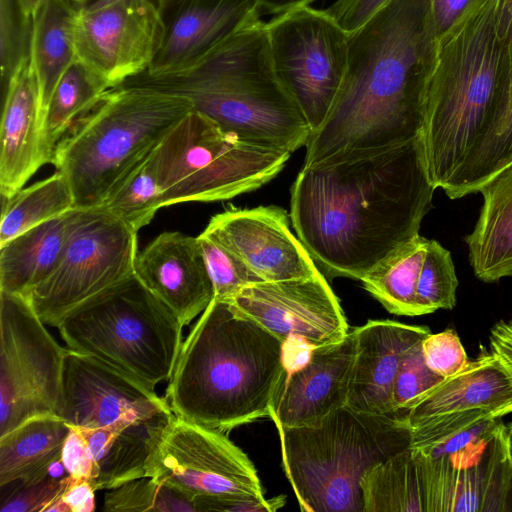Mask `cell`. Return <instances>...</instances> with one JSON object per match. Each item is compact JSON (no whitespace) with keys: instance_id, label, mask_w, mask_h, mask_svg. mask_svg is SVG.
<instances>
[{"instance_id":"6da1fadb","label":"cell","mask_w":512,"mask_h":512,"mask_svg":"<svg viewBox=\"0 0 512 512\" xmlns=\"http://www.w3.org/2000/svg\"><path fill=\"white\" fill-rule=\"evenodd\" d=\"M435 189L418 137L303 166L291 187L290 219L326 278L360 280L419 235Z\"/></svg>"},{"instance_id":"7a4b0ae2","label":"cell","mask_w":512,"mask_h":512,"mask_svg":"<svg viewBox=\"0 0 512 512\" xmlns=\"http://www.w3.org/2000/svg\"><path fill=\"white\" fill-rule=\"evenodd\" d=\"M438 42L429 0H391L348 33V63L303 166L416 139Z\"/></svg>"},{"instance_id":"3957f363","label":"cell","mask_w":512,"mask_h":512,"mask_svg":"<svg viewBox=\"0 0 512 512\" xmlns=\"http://www.w3.org/2000/svg\"><path fill=\"white\" fill-rule=\"evenodd\" d=\"M512 78V0H484L437 47L420 131L433 186L447 192Z\"/></svg>"},{"instance_id":"277c9868","label":"cell","mask_w":512,"mask_h":512,"mask_svg":"<svg viewBox=\"0 0 512 512\" xmlns=\"http://www.w3.org/2000/svg\"><path fill=\"white\" fill-rule=\"evenodd\" d=\"M282 343L231 302L213 298L182 343L169 379L172 412L224 433L269 417L285 371Z\"/></svg>"},{"instance_id":"5b68a950","label":"cell","mask_w":512,"mask_h":512,"mask_svg":"<svg viewBox=\"0 0 512 512\" xmlns=\"http://www.w3.org/2000/svg\"><path fill=\"white\" fill-rule=\"evenodd\" d=\"M118 86L186 97L194 110L224 131L291 153L306 146L311 134L275 73L265 23L260 19L187 68L162 74L145 70Z\"/></svg>"},{"instance_id":"8992f818","label":"cell","mask_w":512,"mask_h":512,"mask_svg":"<svg viewBox=\"0 0 512 512\" xmlns=\"http://www.w3.org/2000/svg\"><path fill=\"white\" fill-rule=\"evenodd\" d=\"M183 96L116 86L57 145L52 163L67 178L75 208L100 207L190 111Z\"/></svg>"},{"instance_id":"52a82bcc","label":"cell","mask_w":512,"mask_h":512,"mask_svg":"<svg viewBox=\"0 0 512 512\" xmlns=\"http://www.w3.org/2000/svg\"><path fill=\"white\" fill-rule=\"evenodd\" d=\"M276 428L286 477L308 512H364L366 473L411 442L404 413L368 414L347 405L316 425Z\"/></svg>"},{"instance_id":"ba28073f","label":"cell","mask_w":512,"mask_h":512,"mask_svg":"<svg viewBox=\"0 0 512 512\" xmlns=\"http://www.w3.org/2000/svg\"><path fill=\"white\" fill-rule=\"evenodd\" d=\"M67 348L150 388L171 378L182 324L133 273L71 309L56 326Z\"/></svg>"},{"instance_id":"9c48e42d","label":"cell","mask_w":512,"mask_h":512,"mask_svg":"<svg viewBox=\"0 0 512 512\" xmlns=\"http://www.w3.org/2000/svg\"><path fill=\"white\" fill-rule=\"evenodd\" d=\"M160 205L226 200L256 190L291 152L244 140L192 110L154 149Z\"/></svg>"},{"instance_id":"30bf717a","label":"cell","mask_w":512,"mask_h":512,"mask_svg":"<svg viewBox=\"0 0 512 512\" xmlns=\"http://www.w3.org/2000/svg\"><path fill=\"white\" fill-rule=\"evenodd\" d=\"M147 477L185 494L197 512L266 499L253 463L226 433L176 415L158 435Z\"/></svg>"},{"instance_id":"8fae6325","label":"cell","mask_w":512,"mask_h":512,"mask_svg":"<svg viewBox=\"0 0 512 512\" xmlns=\"http://www.w3.org/2000/svg\"><path fill=\"white\" fill-rule=\"evenodd\" d=\"M45 325L27 297L0 291V437L32 417L60 415L68 348Z\"/></svg>"},{"instance_id":"7c38bea8","label":"cell","mask_w":512,"mask_h":512,"mask_svg":"<svg viewBox=\"0 0 512 512\" xmlns=\"http://www.w3.org/2000/svg\"><path fill=\"white\" fill-rule=\"evenodd\" d=\"M273 68L311 133L327 116L348 63V33L326 12L308 6L265 23Z\"/></svg>"},{"instance_id":"4fadbf2b","label":"cell","mask_w":512,"mask_h":512,"mask_svg":"<svg viewBox=\"0 0 512 512\" xmlns=\"http://www.w3.org/2000/svg\"><path fill=\"white\" fill-rule=\"evenodd\" d=\"M137 231L102 207L82 209L52 274L28 299L46 325L134 273Z\"/></svg>"},{"instance_id":"5bb4252c","label":"cell","mask_w":512,"mask_h":512,"mask_svg":"<svg viewBox=\"0 0 512 512\" xmlns=\"http://www.w3.org/2000/svg\"><path fill=\"white\" fill-rule=\"evenodd\" d=\"M161 37L157 7L148 0H93L76 11V57L110 88L147 70Z\"/></svg>"},{"instance_id":"9a60e30c","label":"cell","mask_w":512,"mask_h":512,"mask_svg":"<svg viewBox=\"0 0 512 512\" xmlns=\"http://www.w3.org/2000/svg\"><path fill=\"white\" fill-rule=\"evenodd\" d=\"M231 303L282 342L300 336L319 347L349 333L341 305L321 272L310 278L251 283Z\"/></svg>"},{"instance_id":"2e32d148","label":"cell","mask_w":512,"mask_h":512,"mask_svg":"<svg viewBox=\"0 0 512 512\" xmlns=\"http://www.w3.org/2000/svg\"><path fill=\"white\" fill-rule=\"evenodd\" d=\"M172 413L166 398L153 388L93 356L68 349L59 415L68 425L99 428Z\"/></svg>"},{"instance_id":"e0dca14e","label":"cell","mask_w":512,"mask_h":512,"mask_svg":"<svg viewBox=\"0 0 512 512\" xmlns=\"http://www.w3.org/2000/svg\"><path fill=\"white\" fill-rule=\"evenodd\" d=\"M290 215L281 207H230L214 215L205 231L239 257L264 282L310 278L320 271L290 230Z\"/></svg>"},{"instance_id":"ac0fdd59","label":"cell","mask_w":512,"mask_h":512,"mask_svg":"<svg viewBox=\"0 0 512 512\" xmlns=\"http://www.w3.org/2000/svg\"><path fill=\"white\" fill-rule=\"evenodd\" d=\"M258 0H159L162 37L151 74L187 68L259 18Z\"/></svg>"},{"instance_id":"d6986e66","label":"cell","mask_w":512,"mask_h":512,"mask_svg":"<svg viewBox=\"0 0 512 512\" xmlns=\"http://www.w3.org/2000/svg\"><path fill=\"white\" fill-rule=\"evenodd\" d=\"M355 358L354 330L341 340L315 347L309 361L284 371L272 397L276 427L312 426L347 405Z\"/></svg>"},{"instance_id":"ffe728a7","label":"cell","mask_w":512,"mask_h":512,"mask_svg":"<svg viewBox=\"0 0 512 512\" xmlns=\"http://www.w3.org/2000/svg\"><path fill=\"white\" fill-rule=\"evenodd\" d=\"M134 274L188 325L214 298L213 284L197 237L166 231L138 252Z\"/></svg>"},{"instance_id":"44dd1931","label":"cell","mask_w":512,"mask_h":512,"mask_svg":"<svg viewBox=\"0 0 512 512\" xmlns=\"http://www.w3.org/2000/svg\"><path fill=\"white\" fill-rule=\"evenodd\" d=\"M355 358L347 406L355 411L396 414L393 388L408 350L431 333L428 326L369 320L354 328Z\"/></svg>"},{"instance_id":"7402d4cb","label":"cell","mask_w":512,"mask_h":512,"mask_svg":"<svg viewBox=\"0 0 512 512\" xmlns=\"http://www.w3.org/2000/svg\"><path fill=\"white\" fill-rule=\"evenodd\" d=\"M2 94L0 192L8 198L49 163L42 134L40 90L31 60L17 69Z\"/></svg>"},{"instance_id":"603a6c76","label":"cell","mask_w":512,"mask_h":512,"mask_svg":"<svg viewBox=\"0 0 512 512\" xmlns=\"http://www.w3.org/2000/svg\"><path fill=\"white\" fill-rule=\"evenodd\" d=\"M477 408L512 413V379L497 357L486 350L418 397L406 410L405 420L411 429L438 416Z\"/></svg>"},{"instance_id":"cb8c5ba5","label":"cell","mask_w":512,"mask_h":512,"mask_svg":"<svg viewBox=\"0 0 512 512\" xmlns=\"http://www.w3.org/2000/svg\"><path fill=\"white\" fill-rule=\"evenodd\" d=\"M483 204L464 241L475 276L485 283L512 277V164L478 191Z\"/></svg>"},{"instance_id":"d4e9b609","label":"cell","mask_w":512,"mask_h":512,"mask_svg":"<svg viewBox=\"0 0 512 512\" xmlns=\"http://www.w3.org/2000/svg\"><path fill=\"white\" fill-rule=\"evenodd\" d=\"M173 415L99 428L79 427L97 467L95 490H110L132 480L147 478L152 449L161 429Z\"/></svg>"},{"instance_id":"484cf974","label":"cell","mask_w":512,"mask_h":512,"mask_svg":"<svg viewBox=\"0 0 512 512\" xmlns=\"http://www.w3.org/2000/svg\"><path fill=\"white\" fill-rule=\"evenodd\" d=\"M81 211L73 208L0 245V291L28 298L57 267Z\"/></svg>"},{"instance_id":"4316f807","label":"cell","mask_w":512,"mask_h":512,"mask_svg":"<svg viewBox=\"0 0 512 512\" xmlns=\"http://www.w3.org/2000/svg\"><path fill=\"white\" fill-rule=\"evenodd\" d=\"M69 431L56 414L32 417L0 437V487L14 481L38 482L48 466L61 455Z\"/></svg>"},{"instance_id":"83f0119b","label":"cell","mask_w":512,"mask_h":512,"mask_svg":"<svg viewBox=\"0 0 512 512\" xmlns=\"http://www.w3.org/2000/svg\"><path fill=\"white\" fill-rule=\"evenodd\" d=\"M77 8L71 0H44L33 15L30 60L39 85L42 114L60 77L77 59Z\"/></svg>"},{"instance_id":"f1b7e54d","label":"cell","mask_w":512,"mask_h":512,"mask_svg":"<svg viewBox=\"0 0 512 512\" xmlns=\"http://www.w3.org/2000/svg\"><path fill=\"white\" fill-rule=\"evenodd\" d=\"M111 89L79 59L62 74L42 114L43 142L49 163L74 125Z\"/></svg>"},{"instance_id":"f546056e","label":"cell","mask_w":512,"mask_h":512,"mask_svg":"<svg viewBox=\"0 0 512 512\" xmlns=\"http://www.w3.org/2000/svg\"><path fill=\"white\" fill-rule=\"evenodd\" d=\"M428 240L419 234L360 279L364 288L390 313L419 316L416 290Z\"/></svg>"},{"instance_id":"4dcf8cb0","label":"cell","mask_w":512,"mask_h":512,"mask_svg":"<svg viewBox=\"0 0 512 512\" xmlns=\"http://www.w3.org/2000/svg\"><path fill=\"white\" fill-rule=\"evenodd\" d=\"M2 200L0 245L75 208L71 186L59 171Z\"/></svg>"},{"instance_id":"1f68e13d","label":"cell","mask_w":512,"mask_h":512,"mask_svg":"<svg viewBox=\"0 0 512 512\" xmlns=\"http://www.w3.org/2000/svg\"><path fill=\"white\" fill-rule=\"evenodd\" d=\"M511 164L512 78L503 104L445 194L455 200L478 193L482 185Z\"/></svg>"},{"instance_id":"d6a6232c","label":"cell","mask_w":512,"mask_h":512,"mask_svg":"<svg viewBox=\"0 0 512 512\" xmlns=\"http://www.w3.org/2000/svg\"><path fill=\"white\" fill-rule=\"evenodd\" d=\"M100 207L137 232L152 220L156 211L161 208L153 152L118 183Z\"/></svg>"},{"instance_id":"836d02e7","label":"cell","mask_w":512,"mask_h":512,"mask_svg":"<svg viewBox=\"0 0 512 512\" xmlns=\"http://www.w3.org/2000/svg\"><path fill=\"white\" fill-rule=\"evenodd\" d=\"M458 278L451 253L436 240H428L418 278L416 300L420 315L452 310L457 302Z\"/></svg>"},{"instance_id":"e575fe53","label":"cell","mask_w":512,"mask_h":512,"mask_svg":"<svg viewBox=\"0 0 512 512\" xmlns=\"http://www.w3.org/2000/svg\"><path fill=\"white\" fill-rule=\"evenodd\" d=\"M106 512H197L185 494L152 478H140L110 489L104 497Z\"/></svg>"},{"instance_id":"d590c367","label":"cell","mask_w":512,"mask_h":512,"mask_svg":"<svg viewBox=\"0 0 512 512\" xmlns=\"http://www.w3.org/2000/svg\"><path fill=\"white\" fill-rule=\"evenodd\" d=\"M33 16L18 0H0V64L2 93L17 69L31 57Z\"/></svg>"},{"instance_id":"8d00e7d4","label":"cell","mask_w":512,"mask_h":512,"mask_svg":"<svg viewBox=\"0 0 512 512\" xmlns=\"http://www.w3.org/2000/svg\"><path fill=\"white\" fill-rule=\"evenodd\" d=\"M197 240L213 284L214 299L231 302L244 287L260 281L213 235L204 230Z\"/></svg>"},{"instance_id":"74e56055","label":"cell","mask_w":512,"mask_h":512,"mask_svg":"<svg viewBox=\"0 0 512 512\" xmlns=\"http://www.w3.org/2000/svg\"><path fill=\"white\" fill-rule=\"evenodd\" d=\"M421 343H416L408 350L397 372L393 404L398 413L405 414L418 397L444 380L426 364Z\"/></svg>"},{"instance_id":"f35d334b","label":"cell","mask_w":512,"mask_h":512,"mask_svg":"<svg viewBox=\"0 0 512 512\" xmlns=\"http://www.w3.org/2000/svg\"><path fill=\"white\" fill-rule=\"evenodd\" d=\"M421 345L428 367L444 379L463 370L470 361L457 332L451 328L430 333Z\"/></svg>"},{"instance_id":"ab89813d","label":"cell","mask_w":512,"mask_h":512,"mask_svg":"<svg viewBox=\"0 0 512 512\" xmlns=\"http://www.w3.org/2000/svg\"><path fill=\"white\" fill-rule=\"evenodd\" d=\"M69 475L63 479L50 476L32 483L23 484L19 481L6 493H2L1 512H45L48 505L61 495Z\"/></svg>"},{"instance_id":"60d3db41","label":"cell","mask_w":512,"mask_h":512,"mask_svg":"<svg viewBox=\"0 0 512 512\" xmlns=\"http://www.w3.org/2000/svg\"><path fill=\"white\" fill-rule=\"evenodd\" d=\"M68 426L69 431L62 447L61 459L71 478L88 479L94 486L98 471L88 443L79 427Z\"/></svg>"},{"instance_id":"b9f144b4","label":"cell","mask_w":512,"mask_h":512,"mask_svg":"<svg viewBox=\"0 0 512 512\" xmlns=\"http://www.w3.org/2000/svg\"><path fill=\"white\" fill-rule=\"evenodd\" d=\"M437 42H440L484 0H429Z\"/></svg>"},{"instance_id":"7bdbcfd3","label":"cell","mask_w":512,"mask_h":512,"mask_svg":"<svg viewBox=\"0 0 512 512\" xmlns=\"http://www.w3.org/2000/svg\"><path fill=\"white\" fill-rule=\"evenodd\" d=\"M391 0H336L326 12L347 33H351L380 11Z\"/></svg>"},{"instance_id":"ee69618b","label":"cell","mask_w":512,"mask_h":512,"mask_svg":"<svg viewBox=\"0 0 512 512\" xmlns=\"http://www.w3.org/2000/svg\"><path fill=\"white\" fill-rule=\"evenodd\" d=\"M95 488L88 479H69L61 493L70 512H92L95 509Z\"/></svg>"},{"instance_id":"f6af8a7d","label":"cell","mask_w":512,"mask_h":512,"mask_svg":"<svg viewBox=\"0 0 512 512\" xmlns=\"http://www.w3.org/2000/svg\"><path fill=\"white\" fill-rule=\"evenodd\" d=\"M489 348L512 379V321L500 320L492 326Z\"/></svg>"},{"instance_id":"bcb514c9","label":"cell","mask_w":512,"mask_h":512,"mask_svg":"<svg viewBox=\"0 0 512 512\" xmlns=\"http://www.w3.org/2000/svg\"><path fill=\"white\" fill-rule=\"evenodd\" d=\"M315 349L311 343L300 336H290L282 343V361L285 370L293 372L305 365Z\"/></svg>"},{"instance_id":"7dc6e473","label":"cell","mask_w":512,"mask_h":512,"mask_svg":"<svg viewBox=\"0 0 512 512\" xmlns=\"http://www.w3.org/2000/svg\"><path fill=\"white\" fill-rule=\"evenodd\" d=\"M265 12L281 14L291 9L308 6L313 0H258Z\"/></svg>"},{"instance_id":"c3c4849f","label":"cell","mask_w":512,"mask_h":512,"mask_svg":"<svg viewBox=\"0 0 512 512\" xmlns=\"http://www.w3.org/2000/svg\"><path fill=\"white\" fill-rule=\"evenodd\" d=\"M24 12L33 16L44 0H18Z\"/></svg>"},{"instance_id":"681fc988","label":"cell","mask_w":512,"mask_h":512,"mask_svg":"<svg viewBox=\"0 0 512 512\" xmlns=\"http://www.w3.org/2000/svg\"><path fill=\"white\" fill-rule=\"evenodd\" d=\"M508 427V441H509V449H510V454H511V458H512V422L507 425Z\"/></svg>"},{"instance_id":"f907efd6","label":"cell","mask_w":512,"mask_h":512,"mask_svg":"<svg viewBox=\"0 0 512 512\" xmlns=\"http://www.w3.org/2000/svg\"><path fill=\"white\" fill-rule=\"evenodd\" d=\"M72 2L76 3L78 6L87 4L93 0H71Z\"/></svg>"},{"instance_id":"816d5d0a","label":"cell","mask_w":512,"mask_h":512,"mask_svg":"<svg viewBox=\"0 0 512 512\" xmlns=\"http://www.w3.org/2000/svg\"><path fill=\"white\" fill-rule=\"evenodd\" d=\"M148 1L153 3L156 7L158 6L159 0H148Z\"/></svg>"}]
</instances>
